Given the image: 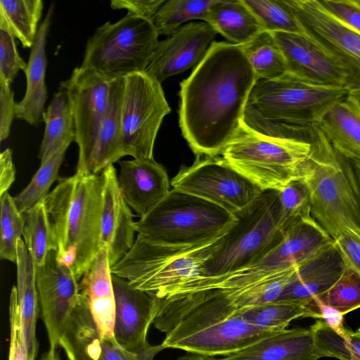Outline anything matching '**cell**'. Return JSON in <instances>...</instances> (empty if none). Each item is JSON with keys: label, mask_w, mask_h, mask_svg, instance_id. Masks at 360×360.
<instances>
[{"label": "cell", "mask_w": 360, "mask_h": 360, "mask_svg": "<svg viewBox=\"0 0 360 360\" xmlns=\"http://www.w3.org/2000/svg\"><path fill=\"white\" fill-rule=\"evenodd\" d=\"M257 78L240 45L214 41L180 83L179 126L195 155L216 157L240 129Z\"/></svg>", "instance_id": "cell-1"}, {"label": "cell", "mask_w": 360, "mask_h": 360, "mask_svg": "<svg viewBox=\"0 0 360 360\" xmlns=\"http://www.w3.org/2000/svg\"><path fill=\"white\" fill-rule=\"evenodd\" d=\"M152 298V324L165 334L162 344L166 349L225 356L278 330L248 323L219 288Z\"/></svg>", "instance_id": "cell-2"}, {"label": "cell", "mask_w": 360, "mask_h": 360, "mask_svg": "<svg viewBox=\"0 0 360 360\" xmlns=\"http://www.w3.org/2000/svg\"><path fill=\"white\" fill-rule=\"evenodd\" d=\"M349 93L346 89L309 83L289 72L277 79H259L250 93L243 123L267 137L307 141L312 126Z\"/></svg>", "instance_id": "cell-3"}, {"label": "cell", "mask_w": 360, "mask_h": 360, "mask_svg": "<svg viewBox=\"0 0 360 360\" xmlns=\"http://www.w3.org/2000/svg\"><path fill=\"white\" fill-rule=\"evenodd\" d=\"M101 174L77 172L59 179L44 200L56 238L57 258L81 279L101 244Z\"/></svg>", "instance_id": "cell-4"}, {"label": "cell", "mask_w": 360, "mask_h": 360, "mask_svg": "<svg viewBox=\"0 0 360 360\" xmlns=\"http://www.w3.org/2000/svg\"><path fill=\"white\" fill-rule=\"evenodd\" d=\"M302 170L309 190L311 216L332 237L360 229V186L353 162L337 152L317 125Z\"/></svg>", "instance_id": "cell-5"}, {"label": "cell", "mask_w": 360, "mask_h": 360, "mask_svg": "<svg viewBox=\"0 0 360 360\" xmlns=\"http://www.w3.org/2000/svg\"><path fill=\"white\" fill-rule=\"evenodd\" d=\"M224 236L200 244L174 245L137 235L131 248L111 267V272L150 297H160L202 278L204 264L219 248Z\"/></svg>", "instance_id": "cell-6"}, {"label": "cell", "mask_w": 360, "mask_h": 360, "mask_svg": "<svg viewBox=\"0 0 360 360\" xmlns=\"http://www.w3.org/2000/svg\"><path fill=\"white\" fill-rule=\"evenodd\" d=\"M233 214L237 221L204 264L202 278L224 275L255 263L279 245L292 226L283 217L278 191L274 190L262 191Z\"/></svg>", "instance_id": "cell-7"}, {"label": "cell", "mask_w": 360, "mask_h": 360, "mask_svg": "<svg viewBox=\"0 0 360 360\" xmlns=\"http://www.w3.org/2000/svg\"><path fill=\"white\" fill-rule=\"evenodd\" d=\"M237 217L218 205L172 189L145 215L135 221L138 235L174 245H193L225 235Z\"/></svg>", "instance_id": "cell-8"}, {"label": "cell", "mask_w": 360, "mask_h": 360, "mask_svg": "<svg viewBox=\"0 0 360 360\" xmlns=\"http://www.w3.org/2000/svg\"><path fill=\"white\" fill-rule=\"evenodd\" d=\"M312 133L313 127L307 141L278 139L256 133L242 123L221 155L262 191H279L292 180L302 178L311 151Z\"/></svg>", "instance_id": "cell-9"}, {"label": "cell", "mask_w": 360, "mask_h": 360, "mask_svg": "<svg viewBox=\"0 0 360 360\" xmlns=\"http://www.w3.org/2000/svg\"><path fill=\"white\" fill-rule=\"evenodd\" d=\"M158 37L151 20L127 13L97 28L87 41L80 67L111 79L144 72Z\"/></svg>", "instance_id": "cell-10"}, {"label": "cell", "mask_w": 360, "mask_h": 360, "mask_svg": "<svg viewBox=\"0 0 360 360\" xmlns=\"http://www.w3.org/2000/svg\"><path fill=\"white\" fill-rule=\"evenodd\" d=\"M170 111L161 83L145 71L124 77L120 158L153 159L158 130Z\"/></svg>", "instance_id": "cell-11"}, {"label": "cell", "mask_w": 360, "mask_h": 360, "mask_svg": "<svg viewBox=\"0 0 360 360\" xmlns=\"http://www.w3.org/2000/svg\"><path fill=\"white\" fill-rule=\"evenodd\" d=\"M170 184L173 189L203 198L232 213L247 207L262 192L219 156L195 155L192 165L181 167Z\"/></svg>", "instance_id": "cell-12"}, {"label": "cell", "mask_w": 360, "mask_h": 360, "mask_svg": "<svg viewBox=\"0 0 360 360\" xmlns=\"http://www.w3.org/2000/svg\"><path fill=\"white\" fill-rule=\"evenodd\" d=\"M113 79L82 67L61 82L68 94L78 146L77 172L87 173L102 119L106 111Z\"/></svg>", "instance_id": "cell-13"}, {"label": "cell", "mask_w": 360, "mask_h": 360, "mask_svg": "<svg viewBox=\"0 0 360 360\" xmlns=\"http://www.w3.org/2000/svg\"><path fill=\"white\" fill-rule=\"evenodd\" d=\"M36 285L49 349L56 350L79 302V283L74 271L58 262L57 252L51 251L36 267Z\"/></svg>", "instance_id": "cell-14"}, {"label": "cell", "mask_w": 360, "mask_h": 360, "mask_svg": "<svg viewBox=\"0 0 360 360\" xmlns=\"http://www.w3.org/2000/svg\"><path fill=\"white\" fill-rule=\"evenodd\" d=\"M303 32L344 65L360 89V33L330 14L319 0H284Z\"/></svg>", "instance_id": "cell-15"}, {"label": "cell", "mask_w": 360, "mask_h": 360, "mask_svg": "<svg viewBox=\"0 0 360 360\" xmlns=\"http://www.w3.org/2000/svg\"><path fill=\"white\" fill-rule=\"evenodd\" d=\"M271 34L283 54L289 73L319 86L349 91L359 89L350 71L305 33Z\"/></svg>", "instance_id": "cell-16"}, {"label": "cell", "mask_w": 360, "mask_h": 360, "mask_svg": "<svg viewBox=\"0 0 360 360\" xmlns=\"http://www.w3.org/2000/svg\"><path fill=\"white\" fill-rule=\"evenodd\" d=\"M69 360H153L165 347L148 343L137 352L120 346L115 339L105 338L99 333L84 298L80 300L60 340Z\"/></svg>", "instance_id": "cell-17"}, {"label": "cell", "mask_w": 360, "mask_h": 360, "mask_svg": "<svg viewBox=\"0 0 360 360\" xmlns=\"http://www.w3.org/2000/svg\"><path fill=\"white\" fill-rule=\"evenodd\" d=\"M217 32L205 22H191L159 41L145 72L162 83L168 77L195 68L205 58Z\"/></svg>", "instance_id": "cell-18"}, {"label": "cell", "mask_w": 360, "mask_h": 360, "mask_svg": "<svg viewBox=\"0 0 360 360\" xmlns=\"http://www.w3.org/2000/svg\"><path fill=\"white\" fill-rule=\"evenodd\" d=\"M101 244L105 248L111 267L131 248L135 221L131 210L119 186L116 169L110 165L101 172Z\"/></svg>", "instance_id": "cell-19"}, {"label": "cell", "mask_w": 360, "mask_h": 360, "mask_svg": "<svg viewBox=\"0 0 360 360\" xmlns=\"http://www.w3.org/2000/svg\"><path fill=\"white\" fill-rule=\"evenodd\" d=\"M348 267L333 240L299 264L276 301L296 302L307 305L328 291Z\"/></svg>", "instance_id": "cell-20"}, {"label": "cell", "mask_w": 360, "mask_h": 360, "mask_svg": "<svg viewBox=\"0 0 360 360\" xmlns=\"http://www.w3.org/2000/svg\"><path fill=\"white\" fill-rule=\"evenodd\" d=\"M112 280L115 299L114 338L122 347L137 352L148 343L153 298L124 278L112 274Z\"/></svg>", "instance_id": "cell-21"}, {"label": "cell", "mask_w": 360, "mask_h": 360, "mask_svg": "<svg viewBox=\"0 0 360 360\" xmlns=\"http://www.w3.org/2000/svg\"><path fill=\"white\" fill-rule=\"evenodd\" d=\"M119 165V186L126 202L140 217L170 191L167 173L154 158L122 160Z\"/></svg>", "instance_id": "cell-22"}, {"label": "cell", "mask_w": 360, "mask_h": 360, "mask_svg": "<svg viewBox=\"0 0 360 360\" xmlns=\"http://www.w3.org/2000/svg\"><path fill=\"white\" fill-rule=\"evenodd\" d=\"M112 276L107 250L102 248L79 283L80 294L97 329L108 339H115V299Z\"/></svg>", "instance_id": "cell-23"}, {"label": "cell", "mask_w": 360, "mask_h": 360, "mask_svg": "<svg viewBox=\"0 0 360 360\" xmlns=\"http://www.w3.org/2000/svg\"><path fill=\"white\" fill-rule=\"evenodd\" d=\"M310 328L276 330L229 355L211 360H318Z\"/></svg>", "instance_id": "cell-24"}, {"label": "cell", "mask_w": 360, "mask_h": 360, "mask_svg": "<svg viewBox=\"0 0 360 360\" xmlns=\"http://www.w3.org/2000/svg\"><path fill=\"white\" fill-rule=\"evenodd\" d=\"M53 6L51 5L40 24L34 43L31 48L28 63L24 71L26 90L23 98L15 105V117L32 126L43 121V113L47 98L45 82L47 65L46 55V37L49 30Z\"/></svg>", "instance_id": "cell-25"}, {"label": "cell", "mask_w": 360, "mask_h": 360, "mask_svg": "<svg viewBox=\"0 0 360 360\" xmlns=\"http://www.w3.org/2000/svg\"><path fill=\"white\" fill-rule=\"evenodd\" d=\"M15 264V290L22 340L29 360H35L39 349L36 323L39 307L36 285V266L22 238L18 243Z\"/></svg>", "instance_id": "cell-26"}, {"label": "cell", "mask_w": 360, "mask_h": 360, "mask_svg": "<svg viewBox=\"0 0 360 360\" xmlns=\"http://www.w3.org/2000/svg\"><path fill=\"white\" fill-rule=\"evenodd\" d=\"M317 126L337 152L360 163V105L352 96L334 104Z\"/></svg>", "instance_id": "cell-27"}, {"label": "cell", "mask_w": 360, "mask_h": 360, "mask_svg": "<svg viewBox=\"0 0 360 360\" xmlns=\"http://www.w3.org/2000/svg\"><path fill=\"white\" fill-rule=\"evenodd\" d=\"M123 89L124 77L111 82L108 107L100 125L87 173L101 174L108 166L121 159L120 151Z\"/></svg>", "instance_id": "cell-28"}, {"label": "cell", "mask_w": 360, "mask_h": 360, "mask_svg": "<svg viewBox=\"0 0 360 360\" xmlns=\"http://www.w3.org/2000/svg\"><path fill=\"white\" fill-rule=\"evenodd\" d=\"M205 22L230 43L243 45L264 29L243 0H216L210 8Z\"/></svg>", "instance_id": "cell-29"}, {"label": "cell", "mask_w": 360, "mask_h": 360, "mask_svg": "<svg viewBox=\"0 0 360 360\" xmlns=\"http://www.w3.org/2000/svg\"><path fill=\"white\" fill-rule=\"evenodd\" d=\"M43 121L45 129L38 155L41 162L61 147H69L75 141L73 112L67 90L63 86H60L43 113Z\"/></svg>", "instance_id": "cell-30"}, {"label": "cell", "mask_w": 360, "mask_h": 360, "mask_svg": "<svg viewBox=\"0 0 360 360\" xmlns=\"http://www.w3.org/2000/svg\"><path fill=\"white\" fill-rule=\"evenodd\" d=\"M22 237L36 267L42 266L51 251L58 250L56 238L44 200L22 213Z\"/></svg>", "instance_id": "cell-31"}, {"label": "cell", "mask_w": 360, "mask_h": 360, "mask_svg": "<svg viewBox=\"0 0 360 360\" xmlns=\"http://www.w3.org/2000/svg\"><path fill=\"white\" fill-rule=\"evenodd\" d=\"M257 79H274L288 72L283 54L271 32L262 31L240 45Z\"/></svg>", "instance_id": "cell-32"}, {"label": "cell", "mask_w": 360, "mask_h": 360, "mask_svg": "<svg viewBox=\"0 0 360 360\" xmlns=\"http://www.w3.org/2000/svg\"><path fill=\"white\" fill-rule=\"evenodd\" d=\"M44 3L41 0H1L0 16L24 48H32L39 30Z\"/></svg>", "instance_id": "cell-33"}, {"label": "cell", "mask_w": 360, "mask_h": 360, "mask_svg": "<svg viewBox=\"0 0 360 360\" xmlns=\"http://www.w3.org/2000/svg\"><path fill=\"white\" fill-rule=\"evenodd\" d=\"M309 328L320 358L360 360V333L345 328L343 335H340L321 319Z\"/></svg>", "instance_id": "cell-34"}, {"label": "cell", "mask_w": 360, "mask_h": 360, "mask_svg": "<svg viewBox=\"0 0 360 360\" xmlns=\"http://www.w3.org/2000/svg\"><path fill=\"white\" fill-rule=\"evenodd\" d=\"M216 0L166 1L152 19L159 35L170 36L184 22L205 21L210 8Z\"/></svg>", "instance_id": "cell-35"}, {"label": "cell", "mask_w": 360, "mask_h": 360, "mask_svg": "<svg viewBox=\"0 0 360 360\" xmlns=\"http://www.w3.org/2000/svg\"><path fill=\"white\" fill-rule=\"evenodd\" d=\"M240 311L250 324L274 330L285 329L292 320L300 317L313 318L306 305L290 301H274Z\"/></svg>", "instance_id": "cell-36"}, {"label": "cell", "mask_w": 360, "mask_h": 360, "mask_svg": "<svg viewBox=\"0 0 360 360\" xmlns=\"http://www.w3.org/2000/svg\"><path fill=\"white\" fill-rule=\"evenodd\" d=\"M68 146L57 150L50 158L43 162L28 185L17 195L13 197L16 207L23 213L45 200L49 189L56 180L59 169L63 163Z\"/></svg>", "instance_id": "cell-37"}, {"label": "cell", "mask_w": 360, "mask_h": 360, "mask_svg": "<svg viewBox=\"0 0 360 360\" xmlns=\"http://www.w3.org/2000/svg\"><path fill=\"white\" fill-rule=\"evenodd\" d=\"M297 266L265 277L240 290L225 294L240 310L276 301L289 283Z\"/></svg>", "instance_id": "cell-38"}, {"label": "cell", "mask_w": 360, "mask_h": 360, "mask_svg": "<svg viewBox=\"0 0 360 360\" xmlns=\"http://www.w3.org/2000/svg\"><path fill=\"white\" fill-rule=\"evenodd\" d=\"M257 18L265 31L303 33L284 0H243Z\"/></svg>", "instance_id": "cell-39"}, {"label": "cell", "mask_w": 360, "mask_h": 360, "mask_svg": "<svg viewBox=\"0 0 360 360\" xmlns=\"http://www.w3.org/2000/svg\"><path fill=\"white\" fill-rule=\"evenodd\" d=\"M310 302L333 307L343 315L360 308V275L348 266L328 291Z\"/></svg>", "instance_id": "cell-40"}, {"label": "cell", "mask_w": 360, "mask_h": 360, "mask_svg": "<svg viewBox=\"0 0 360 360\" xmlns=\"http://www.w3.org/2000/svg\"><path fill=\"white\" fill-rule=\"evenodd\" d=\"M1 197L0 257L16 262L18 243L23 233V215L18 210L13 197L6 192Z\"/></svg>", "instance_id": "cell-41"}, {"label": "cell", "mask_w": 360, "mask_h": 360, "mask_svg": "<svg viewBox=\"0 0 360 360\" xmlns=\"http://www.w3.org/2000/svg\"><path fill=\"white\" fill-rule=\"evenodd\" d=\"M284 220L292 226L311 216L310 193L302 178L292 180L278 191Z\"/></svg>", "instance_id": "cell-42"}, {"label": "cell", "mask_w": 360, "mask_h": 360, "mask_svg": "<svg viewBox=\"0 0 360 360\" xmlns=\"http://www.w3.org/2000/svg\"><path fill=\"white\" fill-rule=\"evenodd\" d=\"M15 39L6 20L0 16V78L10 86L18 72L27 68L18 53Z\"/></svg>", "instance_id": "cell-43"}, {"label": "cell", "mask_w": 360, "mask_h": 360, "mask_svg": "<svg viewBox=\"0 0 360 360\" xmlns=\"http://www.w3.org/2000/svg\"><path fill=\"white\" fill-rule=\"evenodd\" d=\"M10 345L8 360H29L22 340L16 290L13 286L9 304Z\"/></svg>", "instance_id": "cell-44"}, {"label": "cell", "mask_w": 360, "mask_h": 360, "mask_svg": "<svg viewBox=\"0 0 360 360\" xmlns=\"http://www.w3.org/2000/svg\"><path fill=\"white\" fill-rule=\"evenodd\" d=\"M319 1L330 14L360 33V0Z\"/></svg>", "instance_id": "cell-45"}, {"label": "cell", "mask_w": 360, "mask_h": 360, "mask_svg": "<svg viewBox=\"0 0 360 360\" xmlns=\"http://www.w3.org/2000/svg\"><path fill=\"white\" fill-rule=\"evenodd\" d=\"M333 240L347 266L360 275V229L344 231Z\"/></svg>", "instance_id": "cell-46"}, {"label": "cell", "mask_w": 360, "mask_h": 360, "mask_svg": "<svg viewBox=\"0 0 360 360\" xmlns=\"http://www.w3.org/2000/svg\"><path fill=\"white\" fill-rule=\"evenodd\" d=\"M16 103L11 86L0 78V141L6 140L9 134L11 124L15 116Z\"/></svg>", "instance_id": "cell-47"}, {"label": "cell", "mask_w": 360, "mask_h": 360, "mask_svg": "<svg viewBox=\"0 0 360 360\" xmlns=\"http://www.w3.org/2000/svg\"><path fill=\"white\" fill-rule=\"evenodd\" d=\"M165 0H112L113 9L124 8L128 13L151 20Z\"/></svg>", "instance_id": "cell-48"}, {"label": "cell", "mask_w": 360, "mask_h": 360, "mask_svg": "<svg viewBox=\"0 0 360 360\" xmlns=\"http://www.w3.org/2000/svg\"><path fill=\"white\" fill-rule=\"evenodd\" d=\"M313 314V318L321 319L339 335H342L346 327L344 326V315L333 307L322 304L309 303L306 305Z\"/></svg>", "instance_id": "cell-49"}, {"label": "cell", "mask_w": 360, "mask_h": 360, "mask_svg": "<svg viewBox=\"0 0 360 360\" xmlns=\"http://www.w3.org/2000/svg\"><path fill=\"white\" fill-rule=\"evenodd\" d=\"M12 150L6 148L0 154V195L8 192L15 179Z\"/></svg>", "instance_id": "cell-50"}, {"label": "cell", "mask_w": 360, "mask_h": 360, "mask_svg": "<svg viewBox=\"0 0 360 360\" xmlns=\"http://www.w3.org/2000/svg\"><path fill=\"white\" fill-rule=\"evenodd\" d=\"M191 354H186L180 356L177 360H211V356H204L198 354L190 353Z\"/></svg>", "instance_id": "cell-51"}, {"label": "cell", "mask_w": 360, "mask_h": 360, "mask_svg": "<svg viewBox=\"0 0 360 360\" xmlns=\"http://www.w3.org/2000/svg\"><path fill=\"white\" fill-rule=\"evenodd\" d=\"M40 360H61L59 352L56 350L49 349L47 352L44 354Z\"/></svg>", "instance_id": "cell-52"}, {"label": "cell", "mask_w": 360, "mask_h": 360, "mask_svg": "<svg viewBox=\"0 0 360 360\" xmlns=\"http://www.w3.org/2000/svg\"><path fill=\"white\" fill-rule=\"evenodd\" d=\"M349 94L352 96L360 105V89L349 91Z\"/></svg>", "instance_id": "cell-53"}, {"label": "cell", "mask_w": 360, "mask_h": 360, "mask_svg": "<svg viewBox=\"0 0 360 360\" xmlns=\"http://www.w3.org/2000/svg\"><path fill=\"white\" fill-rule=\"evenodd\" d=\"M354 172L360 186V163H353Z\"/></svg>", "instance_id": "cell-54"}, {"label": "cell", "mask_w": 360, "mask_h": 360, "mask_svg": "<svg viewBox=\"0 0 360 360\" xmlns=\"http://www.w3.org/2000/svg\"><path fill=\"white\" fill-rule=\"evenodd\" d=\"M356 331L360 333V327L356 330Z\"/></svg>", "instance_id": "cell-55"}]
</instances>
